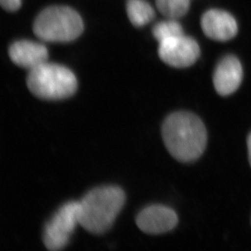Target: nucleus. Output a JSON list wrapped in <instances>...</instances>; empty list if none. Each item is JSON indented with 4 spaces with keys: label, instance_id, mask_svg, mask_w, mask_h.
Listing matches in <instances>:
<instances>
[{
    "label": "nucleus",
    "instance_id": "f257e3e1",
    "mask_svg": "<svg viewBox=\"0 0 251 251\" xmlns=\"http://www.w3.org/2000/svg\"><path fill=\"white\" fill-rule=\"evenodd\" d=\"M162 137L171 155L183 163L199 159L207 142L203 122L195 114L188 112L169 115L162 126Z\"/></svg>",
    "mask_w": 251,
    "mask_h": 251
},
{
    "label": "nucleus",
    "instance_id": "f03ea898",
    "mask_svg": "<svg viewBox=\"0 0 251 251\" xmlns=\"http://www.w3.org/2000/svg\"><path fill=\"white\" fill-rule=\"evenodd\" d=\"M125 202L126 194L118 186L95 188L79 201V225L92 234H102L112 227Z\"/></svg>",
    "mask_w": 251,
    "mask_h": 251
},
{
    "label": "nucleus",
    "instance_id": "7ed1b4c3",
    "mask_svg": "<svg viewBox=\"0 0 251 251\" xmlns=\"http://www.w3.org/2000/svg\"><path fill=\"white\" fill-rule=\"evenodd\" d=\"M27 86L34 96L44 100H61L71 97L77 90L74 73L59 64L44 63L31 69Z\"/></svg>",
    "mask_w": 251,
    "mask_h": 251
},
{
    "label": "nucleus",
    "instance_id": "20e7f679",
    "mask_svg": "<svg viewBox=\"0 0 251 251\" xmlns=\"http://www.w3.org/2000/svg\"><path fill=\"white\" fill-rule=\"evenodd\" d=\"M80 15L70 7L53 6L40 12L33 24V32L48 42H70L83 32Z\"/></svg>",
    "mask_w": 251,
    "mask_h": 251
},
{
    "label": "nucleus",
    "instance_id": "39448f33",
    "mask_svg": "<svg viewBox=\"0 0 251 251\" xmlns=\"http://www.w3.org/2000/svg\"><path fill=\"white\" fill-rule=\"evenodd\" d=\"M79 224V201H69L62 205L48 221L43 231V241L51 251L64 249Z\"/></svg>",
    "mask_w": 251,
    "mask_h": 251
},
{
    "label": "nucleus",
    "instance_id": "423d86ee",
    "mask_svg": "<svg viewBox=\"0 0 251 251\" xmlns=\"http://www.w3.org/2000/svg\"><path fill=\"white\" fill-rule=\"evenodd\" d=\"M159 43L160 59L174 68L191 66L200 55V48L196 41L184 35L168 38Z\"/></svg>",
    "mask_w": 251,
    "mask_h": 251
},
{
    "label": "nucleus",
    "instance_id": "0eeeda50",
    "mask_svg": "<svg viewBox=\"0 0 251 251\" xmlns=\"http://www.w3.org/2000/svg\"><path fill=\"white\" fill-rule=\"evenodd\" d=\"M178 223L177 215L173 209L163 205H151L140 211L136 224L147 234L159 235L169 232Z\"/></svg>",
    "mask_w": 251,
    "mask_h": 251
},
{
    "label": "nucleus",
    "instance_id": "6e6552de",
    "mask_svg": "<svg viewBox=\"0 0 251 251\" xmlns=\"http://www.w3.org/2000/svg\"><path fill=\"white\" fill-rule=\"evenodd\" d=\"M242 76V64L238 59L227 55L216 66L213 76L214 86L221 96L232 95L239 88Z\"/></svg>",
    "mask_w": 251,
    "mask_h": 251
},
{
    "label": "nucleus",
    "instance_id": "1a4fd4ad",
    "mask_svg": "<svg viewBox=\"0 0 251 251\" xmlns=\"http://www.w3.org/2000/svg\"><path fill=\"white\" fill-rule=\"evenodd\" d=\"M201 28L206 37L216 41H227L237 33V22L232 15L221 10H209L201 17Z\"/></svg>",
    "mask_w": 251,
    "mask_h": 251
},
{
    "label": "nucleus",
    "instance_id": "9d476101",
    "mask_svg": "<svg viewBox=\"0 0 251 251\" xmlns=\"http://www.w3.org/2000/svg\"><path fill=\"white\" fill-rule=\"evenodd\" d=\"M9 56L15 64L31 70L47 62L48 51L40 43L19 41L10 47Z\"/></svg>",
    "mask_w": 251,
    "mask_h": 251
},
{
    "label": "nucleus",
    "instance_id": "9b49d317",
    "mask_svg": "<svg viewBox=\"0 0 251 251\" xmlns=\"http://www.w3.org/2000/svg\"><path fill=\"white\" fill-rule=\"evenodd\" d=\"M127 13L132 24L135 26H143L154 19L153 7L143 0H128Z\"/></svg>",
    "mask_w": 251,
    "mask_h": 251
},
{
    "label": "nucleus",
    "instance_id": "f8f14e48",
    "mask_svg": "<svg viewBox=\"0 0 251 251\" xmlns=\"http://www.w3.org/2000/svg\"><path fill=\"white\" fill-rule=\"evenodd\" d=\"M156 5L162 14L175 19L187 13L190 0H156Z\"/></svg>",
    "mask_w": 251,
    "mask_h": 251
},
{
    "label": "nucleus",
    "instance_id": "ddd939ff",
    "mask_svg": "<svg viewBox=\"0 0 251 251\" xmlns=\"http://www.w3.org/2000/svg\"><path fill=\"white\" fill-rule=\"evenodd\" d=\"M154 38L161 43L162 41L168 38H175L178 36L184 35L182 27L175 21H166L159 22L153 28Z\"/></svg>",
    "mask_w": 251,
    "mask_h": 251
},
{
    "label": "nucleus",
    "instance_id": "4468645a",
    "mask_svg": "<svg viewBox=\"0 0 251 251\" xmlns=\"http://www.w3.org/2000/svg\"><path fill=\"white\" fill-rule=\"evenodd\" d=\"M2 8L8 12H15L19 9L22 0H0Z\"/></svg>",
    "mask_w": 251,
    "mask_h": 251
},
{
    "label": "nucleus",
    "instance_id": "2eb2a0df",
    "mask_svg": "<svg viewBox=\"0 0 251 251\" xmlns=\"http://www.w3.org/2000/svg\"><path fill=\"white\" fill-rule=\"evenodd\" d=\"M247 147H248V155H249L250 164L251 166V133H250L248 140H247Z\"/></svg>",
    "mask_w": 251,
    "mask_h": 251
}]
</instances>
